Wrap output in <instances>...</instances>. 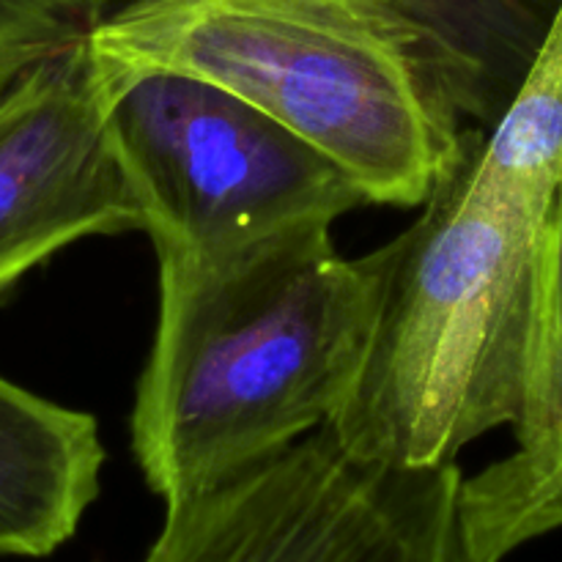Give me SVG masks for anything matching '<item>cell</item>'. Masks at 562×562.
<instances>
[{
	"instance_id": "cell-1",
	"label": "cell",
	"mask_w": 562,
	"mask_h": 562,
	"mask_svg": "<svg viewBox=\"0 0 562 562\" xmlns=\"http://www.w3.org/2000/svg\"><path fill=\"white\" fill-rule=\"evenodd\" d=\"M329 225L159 263V318L132 406V450L165 505L333 426L371 340L376 250Z\"/></svg>"
},
{
	"instance_id": "cell-2",
	"label": "cell",
	"mask_w": 562,
	"mask_h": 562,
	"mask_svg": "<svg viewBox=\"0 0 562 562\" xmlns=\"http://www.w3.org/2000/svg\"><path fill=\"white\" fill-rule=\"evenodd\" d=\"M110 88L201 77L327 154L368 203L423 206L464 157V119L373 0H121L88 36Z\"/></svg>"
},
{
	"instance_id": "cell-3",
	"label": "cell",
	"mask_w": 562,
	"mask_h": 562,
	"mask_svg": "<svg viewBox=\"0 0 562 562\" xmlns=\"http://www.w3.org/2000/svg\"><path fill=\"white\" fill-rule=\"evenodd\" d=\"M472 132L423 214L376 250L379 311L360 376L329 431L379 464H456L530 395L549 220L470 179Z\"/></svg>"
},
{
	"instance_id": "cell-4",
	"label": "cell",
	"mask_w": 562,
	"mask_h": 562,
	"mask_svg": "<svg viewBox=\"0 0 562 562\" xmlns=\"http://www.w3.org/2000/svg\"><path fill=\"white\" fill-rule=\"evenodd\" d=\"M110 91L115 154L159 263L333 228L368 206L327 154L214 82L146 71Z\"/></svg>"
},
{
	"instance_id": "cell-5",
	"label": "cell",
	"mask_w": 562,
	"mask_h": 562,
	"mask_svg": "<svg viewBox=\"0 0 562 562\" xmlns=\"http://www.w3.org/2000/svg\"><path fill=\"white\" fill-rule=\"evenodd\" d=\"M459 464H379L329 428L165 505L140 562H470Z\"/></svg>"
},
{
	"instance_id": "cell-6",
	"label": "cell",
	"mask_w": 562,
	"mask_h": 562,
	"mask_svg": "<svg viewBox=\"0 0 562 562\" xmlns=\"http://www.w3.org/2000/svg\"><path fill=\"white\" fill-rule=\"evenodd\" d=\"M110 99L88 38L0 88V302L75 241L143 231Z\"/></svg>"
},
{
	"instance_id": "cell-7",
	"label": "cell",
	"mask_w": 562,
	"mask_h": 562,
	"mask_svg": "<svg viewBox=\"0 0 562 562\" xmlns=\"http://www.w3.org/2000/svg\"><path fill=\"white\" fill-rule=\"evenodd\" d=\"M104 453L88 412L0 379V554L47 558L99 497Z\"/></svg>"
},
{
	"instance_id": "cell-8",
	"label": "cell",
	"mask_w": 562,
	"mask_h": 562,
	"mask_svg": "<svg viewBox=\"0 0 562 562\" xmlns=\"http://www.w3.org/2000/svg\"><path fill=\"white\" fill-rule=\"evenodd\" d=\"M409 36L461 119L492 130L541 53L562 0H373Z\"/></svg>"
},
{
	"instance_id": "cell-9",
	"label": "cell",
	"mask_w": 562,
	"mask_h": 562,
	"mask_svg": "<svg viewBox=\"0 0 562 562\" xmlns=\"http://www.w3.org/2000/svg\"><path fill=\"white\" fill-rule=\"evenodd\" d=\"M470 179L492 201L552 217L562 190V5L497 124L472 132Z\"/></svg>"
},
{
	"instance_id": "cell-10",
	"label": "cell",
	"mask_w": 562,
	"mask_h": 562,
	"mask_svg": "<svg viewBox=\"0 0 562 562\" xmlns=\"http://www.w3.org/2000/svg\"><path fill=\"white\" fill-rule=\"evenodd\" d=\"M516 434V450L505 459L521 470L562 461V190L547 228L538 311L536 360L530 395Z\"/></svg>"
},
{
	"instance_id": "cell-11",
	"label": "cell",
	"mask_w": 562,
	"mask_h": 562,
	"mask_svg": "<svg viewBox=\"0 0 562 562\" xmlns=\"http://www.w3.org/2000/svg\"><path fill=\"white\" fill-rule=\"evenodd\" d=\"M115 0H0V88L38 60L86 42Z\"/></svg>"
},
{
	"instance_id": "cell-12",
	"label": "cell",
	"mask_w": 562,
	"mask_h": 562,
	"mask_svg": "<svg viewBox=\"0 0 562 562\" xmlns=\"http://www.w3.org/2000/svg\"><path fill=\"white\" fill-rule=\"evenodd\" d=\"M554 530H562V464L499 477L475 505V536L497 560Z\"/></svg>"
}]
</instances>
